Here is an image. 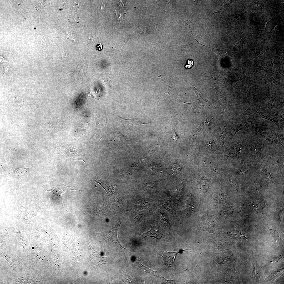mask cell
<instances>
[{
  "label": "cell",
  "mask_w": 284,
  "mask_h": 284,
  "mask_svg": "<svg viewBox=\"0 0 284 284\" xmlns=\"http://www.w3.org/2000/svg\"><path fill=\"white\" fill-rule=\"evenodd\" d=\"M122 274V277L125 280V281H126L128 283H133V278L131 277L130 276H129L128 275L125 274L123 273H121Z\"/></svg>",
  "instance_id": "obj_27"
},
{
  "label": "cell",
  "mask_w": 284,
  "mask_h": 284,
  "mask_svg": "<svg viewBox=\"0 0 284 284\" xmlns=\"http://www.w3.org/2000/svg\"><path fill=\"white\" fill-rule=\"evenodd\" d=\"M143 219V215L141 213L137 211L132 212L130 216V229L139 224Z\"/></svg>",
  "instance_id": "obj_13"
},
{
  "label": "cell",
  "mask_w": 284,
  "mask_h": 284,
  "mask_svg": "<svg viewBox=\"0 0 284 284\" xmlns=\"http://www.w3.org/2000/svg\"><path fill=\"white\" fill-rule=\"evenodd\" d=\"M252 186L254 189L258 190H262L264 187V186L262 183L259 181L253 182L252 184Z\"/></svg>",
  "instance_id": "obj_22"
},
{
  "label": "cell",
  "mask_w": 284,
  "mask_h": 284,
  "mask_svg": "<svg viewBox=\"0 0 284 284\" xmlns=\"http://www.w3.org/2000/svg\"><path fill=\"white\" fill-rule=\"evenodd\" d=\"M126 4V3L125 2L124 3L122 1H119V6H120L121 7H122V8H124V7H125Z\"/></svg>",
  "instance_id": "obj_35"
},
{
  "label": "cell",
  "mask_w": 284,
  "mask_h": 284,
  "mask_svg": "<svg viewBox=\"0 0 284 284\" xmlns=\"http://www.w3.org/2000/svg\"><path fill=\"white\" fill-rule=\"evenodd\" d=\"M118 117V120L123 123L128 129L134 130L137 131V129L139 126L146 124L144 123L139 119L136 118L126 119L122 118L117 115Z\"/></svg>",
  "instance_id": "obj_8"
},
{
  "label": "cell",
  "mask_w": 284,
  "mask_h": 284,
  "mask_svg": "<svg viewBox=\"0 0 284 284\" xmlns=\"http://www.w3.org/2000/svg\"><path fill=\"white\" fill-rule=\"evenodd\" d=\"M177 253L176 251H174L171 252H169L166 251H164L162 257L164 265L168 267H171L173 264L175 256Z\"/></svg>",
  "instance_id": "obj_11"
},
{
  "label": "cell",
  "mask_w": 284,
  "mask_h": 284,
  "mask_svg": "<svg viewBox=\"0 0 284 284\" xmlns=\"http://www.w3.org/2000/svg\"><path fill=\"white\" fill-rule=\"evenodd\" d=\"M195 207V204L192 198L187 197L186 200L185 210L187 214L190 215L194 212Z\"/></svg>",
  "instance_id": "obj_15"
},
{
  "label": "cell",
  "mask_w": 284,
  "mask_h": 284,
  "mask_svg": "<svg viewBox=\"0 0 284 284\" xmlns=\"http://www.w3.org/2000/svg\"><path fill=\"white\" fill-rule=\"evenodd\" d=\"M224 73L217 72L213 75L206 76L205 77L207 79H211L219 81L221 83L225 82Z\"/></svg>",
  "instance_id": "obj_16"
},
{
  "label": "cell",
  "mask_w": 284,
  "mask_h": 284,
  "mask_svg": "<svg viewBox=\"0 0 284 284\" xmlns=\"http://www.w3.org/2000/svg\"><path fill=\"white\" fill-rule=\"evenodd\" d=\"M265 71H266V70H265ZM262 71V70H259V72H265V71ZM266 72H267V71H266Z\"/></svg>",
  "instance_id": "obj_38"
},
{
  "label": "cell",
  "mask_w": 284,
  "mask_h": 284,
  "mask_svg": "<svg viewBox=\"0 0 284 284\" xmlns=\"http://www.w3.org/2000/svg\"><path fill=\"white\" fill-rule=\"evenodd\" d=\"M115 12L117 19L120 21H122L124 18L123 14L119 11H115Z\"/></svg>",
  "instance_id": "obj_29"
},
{
  "label": "cell",
  "mask_w": 284,
  "mask_h": 284,
  "mask_svg": "<svg viewBox=\"0 0 284 284\" xmlns=\"http://www.w3.org/2000/svg\"><path fill=\"white\" fill-rule=\"evenodd\" d=\"M56 148L69 159L82 160L85 163L84 157L85 155L81 150L69 146H60Z\"/></svg>",
  "instance_id": "obj_1"
},
{
  "label": "cell",
  "mask_w": 284,
  "mask_h": 284,
  "mask_svg": "<svg viewBox=\"0 0 284 284\" xmlns=\"http://www.w3.org/2000/svg\"><path fill=\"white\" fill-rule=\"evenodd\" d=\"M233 124L234 127V130L231 134V138H232L239 131L247 126V125L243 124L237 123H234Z\"/></svg>",
  "instance_id": "obj_17"
},
{
  "label": "cell",
  "mask_w": 284,
  "mask_h": 284,
  "mask_svg": "<svg viewBox=\"0 0 284 284\" xmlns=\"http://www.w3.org/2000/svg\"><path fill=\"white\" fill-rule=\"evenodd\" d=\"M271 63H272V66L273 69H274L273 64V63L272 62V61H271Z\"/></svg>",
  "instance_id": "obj_37"
},
{
  "label": "cell",
  "mask_w": 284,
  "mask_h": 284,
  "mask_svg": "<svg viewBox=\"0 0 284 284\" xmlns=\"http://www.w3.org/2000/svg\"><path fill=\"white\" fill-rule=\"evenodd\" d=\"M94 181L100 184L107 192L111 202H119L120 199L117 191L114 189V187L107 182L96 177Z\"/></svg>",
  "instance_id": "obj_5"
},
{
  "label": "cell",
  "mask_w": 284,
  "mask_h": 284,
  "mask_svg": "<svg viewBox=\"0 0 284 284\" xmlns=\"http://www.w3.org/2000/svg\"><path fill=\"white\" fill-rule=\"evenodd\" d=\"M216 198L218 202L220 203H222L226 201V195L224 192L220 193L217 196Z\"/></svg>",
  "instance_id": "obj_23"
},
{
  "label": "cell",
  "mask_w": 284,
  "mask_h": 284,
  "mask_svg": "<svg viewBox=\"0 0 284 284\" xmlns=\"http://www.w3.org/2000/svg\"><path fill=\"white\" fill-rule=\"evenodd\" d=\"M264 68H265V67H264Z\"/></svg>",
  "instance_id": "obj_39"
},
{
  "label": "cell",
  "mask_w": 284,
  "mask_h": 284,
  "mask_svg": "<svg viewBox=\"0 0 284 284\" xmlns=\"http://www.w3.org/2000/svg\"><path fill=\"white\" fill-rule=\"evenodd\" d=\"M140 234L143 235L144 238L149 236L158 239L161 238L169 239V238L168 235L157 223L152 224L149 231Z\"/></svg>",
  "instance_id": "obj_6"
},
{
  "label": "cell",
  "mask_w": 284,
  "mask_h": 284,
  "mask_svg": "<svg viewBox=\"0 0 284 284\" xmlns=\"http://www.w3.org/2000/svg\"><path fill=\"white\" fill-rule=\"evenodd\" d=\"M194 91L197 95L196 100L193 102L188 103L181 100L184 103L190 105L197 113H199L208 107L209 105V102L204 99L199 91L193 84Z\"/></svg>",
  "instance_id": "obj_2"
},
{
  "label": "cell",
  "mask_w": 284,
  "mask_h": 284,
  "mask_svg": "<svg viewBox=\"0 0 284 284\" xmlns=\"http://www.w3.org/2000/svg\"><path fill=\"white\" fill-rule=\"evenodd\" d=\"M163 207L167 210L173 216H175L176 214L173 206L168 202H165L162 203L161 204Z\"/></svg>",
  "instance_id": "obj_18"
},
{
  "label": "cell",
  "mask_w": 284,
  "mask_h": 284,
  "mask_svg": "<svg viewBox=\"0 0 284 284\" xmlns=\"http://www.w3.org/2000/svg\"><path fill=\"white\" fill-rule=\"evenodd\" d=\"M194 64V61L192 60L189 59L187 61V64L185 66V67L187 69L190 68Z\"/></svg>",
  "instance_id": "obj_28"
},
{
  "label": "cell",
  "mask_w": 284,
  "mask_h": 284,
  "mask_svg": "<svg viewBox=\"0 0 284 284\" xmlns=\"http://www.w3.org/2000/svg\"><path fill=\"white\" fill-rule=\"evenodd\" d=\"M121 223V222L117 223L115 226L106 231L105 235L109 244L113 246L117 244L119 247L126 249L121 245L118 238V231Z\"/></svg>",
  "instance_id": "obj_4"
},
{
  "label": "cell",
  "mask_w": 284,
  "mask_h": 284,
  "mask_svg": "<svg viewBox=\"0 0 284 284\" xmlns=\"http://www.w3.org/2000/svg\"><path fill=\"white\" fill-rule=\"evenodd\" d=\"M183 185H179L177 188L176 196L178 200L181 199L183 191Z\"/></svg>",
  "instance_id": "obj_24"
},
{
  "label": "cell",
  "mask_w": 284,
  "mask_h": 284,
  "mask_svg": "<svg viewBox=\"0 0 284 284\" xmlns=\"http://www.w3.org/2000/svg\"><path fill=\"white\" fill-rule=\"evenodd\" d=\"M5 147L8 149L10 151H17V149H16L12 147H10L8 146L7 145H5Z\"/></svg>",
  "instance_id": "obj_36"
},
{
  "label": "cell",
  "mask_w": 284,
  "mask_h": 284,
  "mask_svg": "<svg viewBox=\"0 0 284 284\" xmlns=\"http://www.w3.org/2000/svg\"><path fill=\"white\" fill-rule=\"evenodd\" d=\"M231 183L236 190H239V185L237 182L234 180H233L232 181Z\"/></svg>",
  "instance_id": "obj_32"
},
{
  "label": "cell",
  "mask_w": 284,
  "mask_h": 284,
  "mask_svg": "<svg viewBox=\"0 0 284 284\" xmlns=\"http://www.w3.org/2000/svg\"><path fill=\"white\" fill-rule=\"evenodd\" d=\"M212 133L216 137L220 145L225 146L224 140L228 132L225 126L220 125L216 127L212 130Z\"/></svg>",
  "instance_id": "obj_9"
},
{
  "label": "cell",
  "mask_w": 284,
  "mask_h": 284,
  "mask_svg": "<svg viewBox=\"0 0 284 284\" xmlns=\"http://www.w3.org/2000/svg\"><path fill=\"white\" fill-rule=\"evenodd\" d=\"M90 248L91 251L90 257L91 259L90 261L93 266L99 267L102 265L109 263L107 257H102L99 252L92 246Z\"/></svg>",
  "instance_id": "obj_7"
},
{
  "label": "cell",
  "mask_w": 284,
  "mask_h": 284,
  "mask_svg": "<svg viewBox=\"0 0 284 284\" xmlns=\"http://www.w3.org/2000/svg\"><path fill=\"white\" fill-rule=\"evenodd\" d=\"M7 97L9 101L17 103L21 110V105L23 102L22 92L18 90H11L7 93Z\"/></svg>",
  "instance_id": "obj_10"
},
{
  "label": "cell",
  "mask_w": 284,
  "mask_h": 284,
  "mask_svg": "<svg viewBox=\"0 0 284 284\" xmlns=\"http://www.w3.org/2000/svg\"><path fill=\"white\" fill-rule=\"evenodd\" d=\"M70 190L78 191L82 192L81 190L75 186H67L60 183H57L53 185L45 191L52 192L53 194V198L55 196L58 197L61 200L62 206L64 208L61 198L62 195L66 191Z\"/></svg>",
  "instance_id": "obj_3"
},
{
  "label": "cell",
  "mask_w": 284,
  "mask_h": 284,
  "mask_svg": "<svg viewBox=\"0 0 284 284\" xmlns=\"http://www.w3.org/2000/svg\"><path fill=\"white\" fill-rule=\"evenodd\" d=\"M158 215L159 219L161 223L165 226H169V222L165 214L163 213L159 212Z\"/></svg>",
  "instance_id": "obj_20"
},
{
  "label": "cell",
  "mask_w": 284,
  "mask_h": 284,
  "mask_svg": "<svg viewBox=\"0 0 284 284\" xmlns=\"http://www.w3.org/2000/svg\"><path fill=\"white\" fill-rule=\"evenodd\" d=\"M209 122L208 121L202 120L198 127L190 132L191 136L193 138L197 137L207 128L209 125Z\"/></svg>",
  "instance_id": "obj_12"
},
{
  "label": "cell",
  "mask_w": 284,
  "mask_h": 284,
  "mask_svg": "<svg viewBox=\"0 0 284 284\" xmlns=\"http://www.w3.org/2000/svg\"><path fill=\"white\" fill-rule=\"evenodd\" d=\"M157 77H160V78H161V79H162V80H163V81H164V82H165V83H166V85H167V86H168V90H167V91H166V92H165V93H164V94H165V93H168V94H169V96H170V93H169V89H170V88H171V87H170V84H171V83H170V84H169V86H168V84H167V83H166V82H165V80H164V79H163V78H162V77H161V75H159V76H157Z\"/></svg>",
  "instance_id": "obj_33"
},
{
  "label": "cell",
  "mask_w": 284,
  "mask_h": 284,
  "mask_svg": "<svg viewBox=\"0 0 284 284\" xmlns=\"http://www.w3.org/2000/svg\"><path fill=\"white\" fill-rule=\"evenodd\" d=\"M259 171L262 175L269 180L273 181L274 180V178L270 172L266 169L260 168Z\"/></svg>",
  "instance_id": "obj_19"
},
{
  "label": "cell",
  "mask_w": 284,
  "mask_h": 284,
  "mask_svg": "<svg viewBox=\"0 0 284 284\" xmlns=\"http://www.w3.org/2000/svg\"><path fill=\"white\" fill-rule=\"evenodd\" d=\"M244 205L250 207L257 212H259L261 211L266 206V204L262 202L253 201L248 202L244 204Z\"/></svg>",
  "instance_id": "obj_14"
},
{
  "label": "cell",
  "mask_w": 284,
  "mask_h": 284,
  "mask_svg": "<svg viewBox=\"0 0 284 284\" xmlns=\"http://www.w3.org/2000/svg\"><path fill=\"white\" fill-rule=\"evenodd\" d=\"M249 170L246 168H240L236 171V173L239 175H243L247 174Z\"/></svg>",
  "instance_id": "obj_25"
},
{
  "label": "cell",
  "mask_w": 284,
  "mask_h": 284,
  "mask_svg": "<svg viewBox=\"0 0 284 284\" xmlns=\"http://www.w3.org/2000/svg\"><path fill=\"white\" fill-rule=\"evenodd\" d=\"M139 163L133 164L129 168L127 172L128 174L132 173L133 172L135 171Z\"/></svg>",
  "instance_id": "obj_26"
},
{
  "label": "cell",
  "mask_w": 284,
  "mask_h": 284,
  "mask_svg": "<svg viewBox=\"0 0 284 284\" xmlns=\"http://www.w3.org/2000/svg\"><path fill=\"white\" fill-rule=\"evenodd\" d=\"M156 148V147L155 145H153L150 148L147 153V155H148V156L149 157V156H150L154 152L153 151Z\"/></svg>",
  "instance_id": "obj_30"
},
{
  "label": "cell",
  "mask_w": 284,
  "mask_h": 284,
  "mask_svg": "<svg viewBox=\"0 0 284 284\" xmlns=\"http://www.w3.org/2000/svg\"><path fill=\"white\" fill-rule=\"evenodd\" d=\"M95 47L97 50L99 51L101 50L103 48V45L102 44L100 43L99 44H97L96 46Z\"/></svg>",
  "instance_id": "obj_34"
},
{
  "label": "cell",
  "mask_w": 284,
  "mask_h": 284,
  "mask_svg": "<svg viewBox=\"0 0 284 284\" xmlns=\"http://www.w3.org/2000/svg\"><path fill=\"white\" fill-rule=\"evenodd\" d=\"M175 128L174 130V131L173 136V139H172V142L173 143H175L177 140L179 138V137L178 136L177 134L175 132Z\"/></svg>",
  "instance_id": "obj_31"
},
{
  "label": "cell",
  "mask_w": 284,
  "mask_h": 284,
  "mask_svg": "<svg viewBox=\"0 0 284 284\" xmlns=\"http://www.w3.org/2000/svg\"><path fill=\"white\" fill-rule=\"evenodd\" d=\"M136 206L140 208H147L150 206V204L149 202L143 201H139L136 203Z\"/></svg>",
  "instance_id": "obj_21"
}]
</instances>
